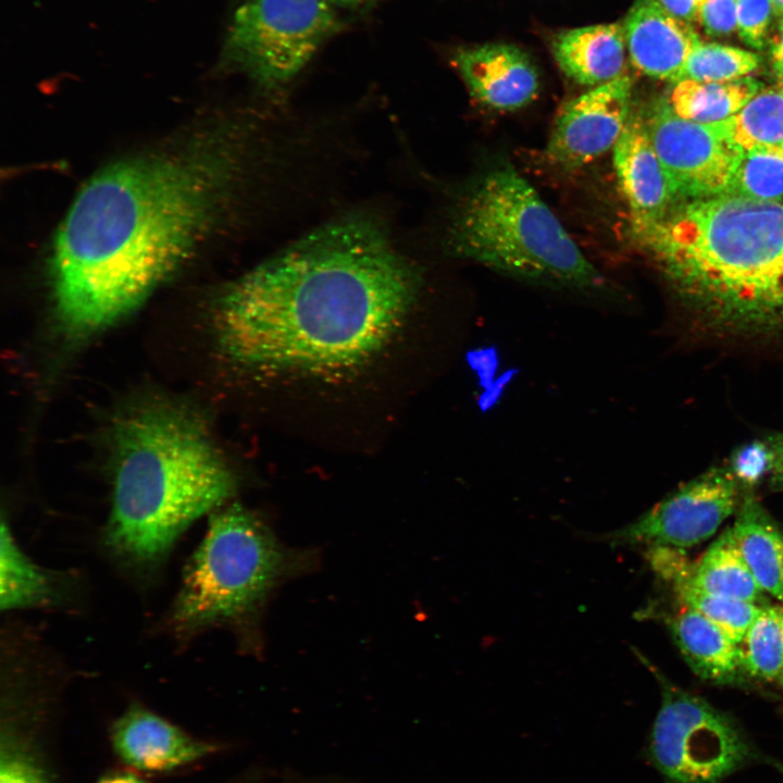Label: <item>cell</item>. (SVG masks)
<instances>
[{"label":"cell","instance_id":"1","mask_svg":"<svg viewBox=\"0 0 783 783\" xmlns=\"http://www.w3.org/2000/svg\"><path fill=\"white\" fill-rule=\"evenodd\" d=\"M254 139V126L227 122L88 181L51 251L63 333L82 339L107 328L183 264L229 209Z\"/></svg>","mask_w":783,"mask_h":783},{"label":"cell","instance_id":"2","mask_svg":"<svg viewBox=\"0 0 783 783\" xmlns=\"http://www.w3.org/2000/svg\"><path fill=\"white\" fill-rule=\"evenodd\" d=\"M422 285L383 219L349 212L228 284L216 302L217 341L251 371L352 370L390 343Z\"/></svg>","mask_w":783,"mask_h":783},{"label":"cell","instance_id":"3","mask_svg":"<svg viewBox=\"0 0 783 783\" xmlns=\"http://www.w3.org/2000/svg\"><path fill=\"white\" fill-rule=\"evenodd\" d=\"M642 236L706 332L783 336V202L685 201Z\"/></svg>","mask_w":783,"mask_h":783},{"label":"cell","instance_id":"4","mask_svg":"<svg viewBox=\"0 0 783 783\" xmlns=\"http://www.w3.org/2000/svg\"><path fill=\"white\" fill-rule=\"evenodd\" d=\"M112 444L104 543L125 566L148 571L192 522L231 497L234 478L200 419L170 401H148L123 413Z\"/></svg>","mask_w":783,"mask_h":783},{"label":"cell","instance_id":"5","mask_svg":"<svg viewBox=\"0 0 783 783\" xmlns=\"http://www.w3.org/2000/svg\"><path fill=\"white\" fill-rule=\"evenodd\" d=\"M445 244L453 257L549 287L597 291L598 270L535 188L511 165L494 166L459 195Z\"/></svg>","mask_w":783,"mask_h":783},{"label":"cell","instance_id":"6","mask_svg":"<svg viewBox=\"0 0 783 783\" xmlns=\"http://www.w3.org/2000/svg\"><path fill=\"white\" fill-rule=\"evenodd\" d=\"M287 567V552L252 513L237 505L213 512L184 569L170 617L174 631L185 636L243 619Z\"/></svg>","mask_w":783,"mask_h":783},{"label":"cell","instance_id":"7","mask_svg":"<svg viewBox=\"0 0 783 783\" xmlns=\"http://www.w3.org/2000/svg\"><path fill=\"white\" fill-rule=\"evenodd\" d=\"M327 0H244L224 37L221 63L279 96L344 24Z\"/></svg>","mask_w":783,"mask_h":783},{"label":"cell","instance_id":"8","mask_svg":"<svg viewBox=\"0 0 783 783\" xmlns=\"http://www.w3.org/2000/svg\"><path fill=\"white\" fill-rule=\"evenodd\" d=\"M661 704L652 724L648 755L667 783H722L741 769L767 762L783 771L729 713L675 685L649 660Z\"/></svg>","mask_w":783,"mask_h":783},{"label":"cell","instance_id":"9","mask_svg":"<svg viewBox=\"0 0 783 783\" xmlns=\"http://www.w3.org/2000/svg\"><path fill=\"white\" fill-rule=\"evenodd\" d=\"M739 490L728 465L710 468L605 539L614 545L692 547L712 536L737 509Z\"/></svg>","mask_w":783,"mask_h":783},{"label":"cell","instance_id":"10","mask_svg":"<svg viewBox=\"0 0 783 783\" xmlns=\"http://www.w3.org/2000/svg\"><path fill=\"white\" fill-rule=\"evenodd\" d=\"M645 124L680 200L685 202L726 194L741 151L718 132L714 124L683 119L667 100L655 105Z\"/></svg>","mask_w":783,"mask_h":783},{"label":"cell","instance_id":"11","mask_svg":"<svg viewBox=\"0 0 783 783\" xmlns=\"http://www.w3.org/2000/svg\"><path fill=\"white\" fill-rule=\"evenodd\" d=\"M633 80L624 75L592 87L559 111L547 156L564 169L584 166L612 150L632 113Z\"/></svg>","mask_w":783,"mask_h":783},{"label":"cell","instance_id":"12","mask_svg":"<svg viewBox=\"0 0 783 783\" xmlns=\"http://www.w3.org/2000/svg\"><path fill=\"white\" fill-rule=\"evenodd\" d=\"M612 161L635 229L644 235L663 221L680 199L639 116L631 113L612 149Z\"/></svg>","mask_w":783,"mask_h":783},{"label":"cell","instance_id":"13","mask_svg":"<svg viewBox=\"0 0 783 783\" xmlns=\"http://www.w3.org/2000/svg\"><path fill=\"white\" fill-rule=\"evenodd\" d=\"M451 62L471 96L482 104L512 111L537 96L539 77L530 57L519 47L502 42L459 47Z\"/></svg>","mask_w":783,"mask_h":783},{"label":"cell","instance_id":"14","mask_svg":"<svg viewBox=\"0 0 783 783\" xmlns=\"http://www.w3.org/2000/svg\"><path fill=\"white\" fill-rule=\"evenodd\" d=\"M622 24L632 64L660 80L675 83L701 41L691 23L675 17L659 0H634Z\"/></svg>","mask_w":783,"mask_h":783},{"label":"cell","instance_id":"15","mask_svg":"<svg viewBox=\"0 0 783 783\" xmlns=\"http://www.w3.org/2000/svg\"><path fill=\"white\" fill-rule=\"evenodd\" d=\"M113 748L126 765L141 771H169L214 750L160 716L129 707L112 729Z\"/></svg>","mask_w":783,"mask_h":783},{"label":"cell","instance_id":"16","mask_svg":"<svg viewBox=\"0 0 783 783\" xmlns=\"http://www.w3.org/2000/svg\"><path fill=\"white\" fill-rule=\"evenodd\" d=\"M559 69L570 79L595 87L624 75L626 42L622 23L564 29L551 41Z\"/></svg>","mask_w":783,"mask_h":783},{"label":"cell","instance_id":"17","mask_svg":"<svg viewBox=\"0 0 783 783\" xmlns=\"http://www.w3.org/2000/svg\"><path fill=\"white\" fill-rule=\"evenodd\" d=\"M646 557L652 571L671 586L681 605L709 619L734 643L742 641L760 611V605L728 599L699 587L693 580L694 564L680 549L652 546Z\"/></svg>","mask_w":783,"mask_h":783},{"label":"cell","instance_id":"18","mask_svg":"<svg viewBox=\"0 0 783 783\" xmlns=\"http://www.w3.org/2000/svg\"><path fill=\"white\" fill-rule=\"evenodd\" d=\"M672 638L689 668L714 684H734L745 673L738 645L709 619L682 605L668 619Z\"/></svg>","mask_w":783,"mask_h":783},{"label":"cell","instance_id":"19","mask_svg":"<svg viewBox=\"0 0 783 783\" xmlns=\"http://www.w3.org/2000/svg\"><path fill=\"white\" fill-rule=\"evenodd\" d=\"M728 531L759 587L783 606V532L751 492Z\"/></svg>","mask_w":783,"mask_h":783},{"label":"cell","instance_id":"20","mask_svg":"<svg viewBox=\"0 0 783 783\" xmlns=\"http://www.w3.org/2000/svg\"><path fill=\"white\" fill-rule=\"evenodd\" d=\"M761 89L751 76L726 82L683 79L673 84L667 102L683 119L716 124L736 114Z\"/></svg>","mask_w":783,"mask_h":783},{"label":"cell","instance_id":"21","mask_svg":"<svg viewBox=\"0 0 783 783\" xmlns=\"http://www.w3.org/2000/svg\"><path fill=\"white\" fill-rule=\"evenodd\" d=\"M739 151L763 150L783 154V92L761 89L736 114L714 124Z\"/></svg>","mask_w":783,"mask_h":783},{"label":"cell","instance_id":"22","mask_svg":"<svg viewBox=\"0 0 783 783\" xmlns=\"http://www.w3.org/2000/svg\"><path fill=\"white\" fill-rule=\"evenodd\" d=\"M55 596L53 580L17 545L5 520L0 536V608L15 610L50 604Z\"/></svg>","mask_w":783,"mask_h":783},{"label":"cell","instance_id":"23","mask_svg":"<svg viewBox=\"0 0 783 783\" xmlns=\"http://www.w3.org/2000/svg\"><path fill=\"white\" fill-rule=\"evenodd\" d=\"M693 580L703 589L728 599L766 605L763 591L724 532L693 567Z\"/></svg>","mask_w":783,"mask_h":783},{"label":"cell","instance_id":"24","mask_svg":"<svg viewBox=\"0 0 783 783\" xmlns=\"http://www.w3.org/2000/svg\"><path fill=\"white\" fill-rule=\"evenodd\" d=\"M737 645L746 675L779 683L783 674V606L762 605Z\"/></svg>","mask_w":783,"mask_h":783},{"label":"cell","instance_id":"25","mask_svg":"<svg viewBox=\"0 0 783 783\" xmlns=\"http://www.w3.org/2000/svg\"><path fill=\"white\" fill-rule=\"evenodd\" d=\"M761 61L758 53L742 48L700 41L689 53L676 82L733 80L750 76L760 66Z\"/></svg>","mask_w":783,"mask_h":783},{"label":"cell","instance_id":"26","mask_svg":"<svg viewBox=\"0 0 783 783\" xmlns=\"http://www.w3.org/2000/svg\"><path fill=\"white\" fill-rule=\"evenodd\" d=\"M726 194L761 201L782 202L783 154L763 150L741 151Z\"/></svg>","mask_w":783,"mask_h":783},{"label":"cell","instance_id":"27","mask_svg":"<svg viewBox=\"0 0 783 783\" xmlns=\"http://www.w3.org/2000/svg\"><path fill=\"white\" fill-rule=\"evenodd\" d=\"M772 451L768 440L755 439L738 446L730 457L729 470L745 492H750L768 478L772 468Z\"/></svg>","mask_w":783,"mask_h":783},{"label":"cell","instance_id":"28","mask_svg":"<svg viewBox=\"0 0 783 783\" xmlns=\"http://www.w3.org/2000/svg\"><path fill=\"white\" fill-rule=\"evenodd\" d=\"M736 30L748 47L761 50L766 46L772 15L770 0H735Z\"/></svg>","mask_w":783,"mask_h":783},{"label":"cell","instance_id":"29","mask_svg":"<svg viewBox=\"0 0 783 783\" xmlns=\"http://www.w3.org/2000/svg\"><path fill=\"white\" fill-rule=\"evenodd\" d=\"M0 783H49L35 759L17 743L3 739L0 760Z\"/></svg>","mask_w":783,"mask_h":783},{"label":"cell","instance_id":"30","mask_svg":"<svg viewBox=\"0 0 783 783\" xmlns=\"http://www.w3.org/2000/svg\"><path fill=\"white\" fill-rule=\"evenodd\" d=\"M697 22L710 37H726L736 30L735 0H703Z\"/></svg>","mask_w":783,"mask_h":783},{"label":"cell","instance_id":"31","mask_svg":"<svg viewBox=\"0 0 783 783\" xmlns=\"http://www.w3.org/2000/svg\"><path fill=\"white\" fill-rule=\"evenodd\" d=\"M772 451V468L768 477L772 490L783 492V433H775L766 437Z\"/></svg>","mask_w":783,"mask_h":783},{"label":"cell","instance_id":"32","mask_svg":"<svg viewBox=\"0 0 783 783\" xmlns=\"http://www.w3.org/2000/svg\"><path fill=\"white\" fill-rule=\"evenodd\" d=\"M661 4L675 17L687 23L698 20L703 0H659Z\"/></svg>","mask_w":783,"mask_h":783},{"label":"cell","instance_id":"33","mask_svg":"<svg viewBox=\"0 0 783 783\" xmlns=\"http://www.w3.org/2000/svg\"><path fill=\"white\" fill-rule=\"evenodd\" d=\"M770 61L779 87L783 86V17L770 40Z\"/></svg>","mask_w":783,"mask_h":783},{"label":"cell","instance_id":"34","mask_svg":"<svg viewBox=\"0 0 783 783\" xmlns=\"http://www.w3.org/2000/svg\"><path fill=\"white\" fill-rule=\"evenodd\" d=\"M97 783H147L130 772H117L101 778Z\"/></svg>","mask_w":783,"mask_h":783},{"label":"cell","instance_id":"35","mask_svg":"<svg viewBox=\"0 0 783 783\" xmlns=\"http://www.w3.org/2000/svg\"><path fill=\"white\" fill-rule=\"evenodd\" d=\"M336 8L359 10L364 9L376 0H327Z\"/></svg>","mask_w":783,"mask_h":783},{"label":"cell","instance_id":"36","mask_svg":"<svg viewBox=\"0 0 783 783\" xmlns=\"http://www.w3.org/2000/svg\"><path fill=\"white\" fill-rule=\"evenodd\" d=\"M774 14L783 17V0H770Z\"/></svg>","mask_w":783,"mask_h":783},{"label":"cell","instance_id":"37","mask_svg":"<svg viewBox=\"0 0 783 783\" xmlns=\"http://www.w3.org/2000/svg\"><path fill=\"white\" fill-rule=\"evenodd\" d=\"M779 684H780L781 686H783V674H782V676H781V679H780V681H779Z\"/></svg>","mask_w":783,"mask_h":783},{"label":"cell","instance_id":"38","mask_svg":"<svg viewBox=\"0 0 783 783\" xmlns=\"http://www.w3.org/2000/svg\"><path fill=\"white\" fill-rule=\"evenodd\" d=\"M780 89H781V90H782V92H783V86H781V87H780Z\"/></svg>","mask_w":783,"mask_h":783}]
</instances>
